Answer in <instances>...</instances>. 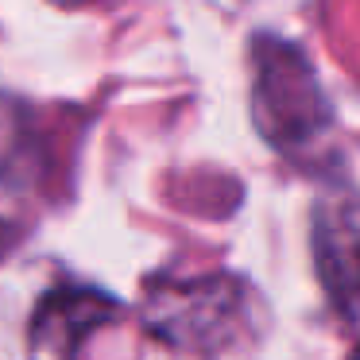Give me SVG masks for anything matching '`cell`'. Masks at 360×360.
<instances>
[{
	"instance_id": "obj_5",
	"label": "cell",
	"mask_w": 360,
	"mask_h": 360,
	"mask_svg": "<svg viewBox=\"0 0 360 360\" xmlns=\"http://www.w3.org/2000/svg\"><path fill=\"white\" fill-rule=\"evenodd\" d=\"M32 171V120L24 105L0 97V182H20Z\"/></svg>"
},
{
	"instance_id": "obj_6",
	"label": "cell",
	"mask_w": 360,
	"mask_h": 360,
	"mask_svg": "<svg viewBox=\"0 0 360 360\" xmlns=\"http://www.w3.org/2000/svg\"><path fill=\"white\" fill-rule=\"evenodd\" d=\"M55 4H63V8H82V4H94V0H55Z\"/></svg>"
},
{
	"instance_id": "obj_7",
	"label": "cell",
	"mask_w": 360,
	"mask_h": 360,
	"mask_svg": "<svg viewBox=\"0 0 360 360\" xmlns=\"http://www.w3.org/2000/svg\"><path fill=\"white\" fill-rule=\"evenodd\" d=\"M356 352H360V345H356Z\"/></svg>"
},
{
	"instance_id": "obj_2",
	"label": "cell",
	"mask_w": 360,
	"mask_h": 360,
	"mask_svg": "<svg viewBox=\"0 0 360 360\" xmlns=\"http://www.w3.org/2000/svg\"><path fill=\"white\" fill-rule=\"evenodd\" d=\"M252 112L264 140L279 151L318 143L329 124V105L302 51L275 35L252 43Z\"/></svg>"
},
{
	"instance_id": "obj_4",
	"label": "cell",
	"mask_w": 360,
	"mask_h": 360,
	"mask_svg": "<svg viewBox=\"0 0 360 360\" xmlns=\"http://www.w3.org/2000/svg\"><path fill=\"white\" fill-rule=\"evenodd\" d=\"M117 314L120 306L109 295H101V290H86V287L55 290V295L43 298L39 314L32 321V349L70 356Z\"/></svg>"
},
{
	"instance_id": "obj_1",
	"label": "cell",
	"mask_w": 360,
	"mask_h": 360,
	"mask_svg": "<svg viewBox=\"0 0 360 360\" xmlns=\"http://www.w3.org/2000/svg\"><path fill=\"white\" fill-rule=\"evenodd\" d=\"M244 279L225 271L159 279L140 302L148 337L174 352H233L256 333V302Z\"/></svg>"
},
{
	"instance_id": "obj_3",
	"label": "cell",
	"mask_w": 360,
	"mask_h": 360,
	"mask_svg": "<svg viewBox=\"0 0 360 360\" xmlns=\"http://www.w3.org/2000/svg\"><path fill=\"white\" fill-rule=\"evenodd\" d=\"M314 264L345 318H360V198L321 202L314 217Z\"/></svg>"
}]
</instances>
